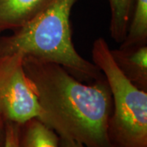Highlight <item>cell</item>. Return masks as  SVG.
<instances>
[{
    "label": "cell",
    "mask_w": 147,
    "mask_h": 147,
    "mask_svg": "<svg viewBox=\"0 0 147 147\" xmlns=\"http://www.w3.org/2000/svg\"><path fill=\"white\" fill-rule=\"evenodd\" d=\"M19 124L12 122H5L4 147H18Z\"/></svg>",
    "instance_id": "30bf717a"
},
{
    "label": "cell",
    "mask_w": 147,
    "mask_h": 147,
    "mask_svg": "<svg viewBox=\"0 0 147 147\" xmlns=\"http://www.w3.org/2000/svg\"><path fill=\"white\" fill-rule=\"evenodd\" d=\"M59 140L56 131L37 118L19 124L18 147H59Z\"/></svg>",
    "instance_id": "52a82bcc"
},
{
    "label": "cell",
    "mask_w": 147,
    "mask_h": 147,
    "mask_svg": "<svg viewBox=\"0 0 147 147\" xmlns=\"http://www.w3.org/2000/svg\"><path fill=\"white\" fill-rule=\"evenodd\" d=\"M118 68L131 84L147 92V44L111 49Z\"/></svg>",
    "instance_id": "5b68a950"
},
{
    "label": "cell",
    "mask_w": 147,
    "mask_h": 147,
    "mask_svg": "<svg viewBox=\"0 0 147 147\" xmlns=\"http://www.w3.org/2000/svg\"><path fill=\"white\" fill-rule=\"evenodd\" d=\"M5 142V122L0 118V147H4Z\"/></svg>",
    "instance_id": "7c38bea8"
},
{
    "label": "cell",
    "mask_w": 147,
    "mask_h": 147,
    "mask_svg": "<svg viewBox=\"0 0 147 147\" xmlns=\"http://www.w3.org/2000/svg\"><path fill=\"white\" fill-rule=\"evenodd\" d=\"M23 65L41 108L39 120L84 146L113 147L108 135L113 99L104 75L86 84L57 64L25 57Z\"/></svg>",
    "instance_id": "6da1fadb"
},
{
    "label": "cell",
    "mask_w": 147,
    "mask_h": 147,
    "mask_svg": "<svg viewBox=\"0 0 147 147\" xmlns=\"http://www.w3.org/2000/svg\"><path fill=\"white\" fill-rule=\"evenodd\" d=\"M77 0H55L50 6L10 35H0V56L21 53L61 65L82 81L103 76L93 62L79 54L72 40L71 11Z\"/></svg>",
    "instance_id": "7a4b0ae2"
},
{
    "label": "cell",
    "mask_w": 147,
    "mask_h": 147,
    "mask_svg": "<svg viewBox=\"0 0 147 147\" xmlns=\"http://www.w3.org/2000/svg\"><path fill=\"white\" fill-rule=\"evenodd\" d=\"M147 44V0H135L124 40L120 46Z\"/></svg>",
    "instance_id": "ba28073f"
},
{
    "label": "cell",
    "mask_w": 147,
    "mask_h": 147,
    "mask_svg": "<svg viewBox=\"0 0 147 147\" xmlns=\"http://www.w3.org/2000/svg\"><path fill=\"white\" fill-rule=\"evenodd\" d=\"M55 0H0V35L34 19Z\"/></svg>",
    "instance_id": "8992f818"
},
{
    "label": "cell",
    "mask_w": 147,
    "mask_h": 147,
    "mask_svg": "<svg viewBox=\"0 0 147 147\" xmlns=\"http://www.w3.org/2000/svg\"><path fill=\"white\" fill-rule=\"evenodd\" d=\"M135 0H109L110 7V37L122 42L126 37Z\"/></svg>",
    "instance_id": "9c48e42d"
},
{
    "label": "cell",
    "mask_w": 147,
    "mask_h": 147,
    "mask_svg": "<svg viewBox=\"0 0 147 147\" xmlns=\"http://www.w3.org/2000/svg\"><path fill=\"white\" fill-rule=\"evenodd\" d=\"M21 53L0 56V118L21 124L41 115L30 80L26 74Z\"/></svg>",
    "instance_id": "277c9868"
},
{
    "label": "cell",
    "mask_w": 147,
    "mask_h": 147,
    "mask_svg": "<svg viewBox=\"0 0 147 147\" xmlns=\"http://www.w3.org/2000/svg\"><path fill=\"white\" fill-rule=\"evenodd\" d=\"M59 147H86L79 142H74L72 140H68L60 137L59 140Z\"/></svg>",
    "instance_id": "8fae6325"
},
{
    "label": "cell",
    "mask_w": 147,
    "mask_h": 147,
    "mask_svg": "<svg viewBox=\"0 0 147 147\" xmlns=\"http://www.w3.org/2000/svg\"><path fill=\"white\" fill-rule=\"evenodd\" d=\"M92 57L112 94L108 135L113 147H147V92L137 88L121 72L104 38L94 41Z\"/></svg>",
    "instance_id": "3957f363"
}]
</instances>
